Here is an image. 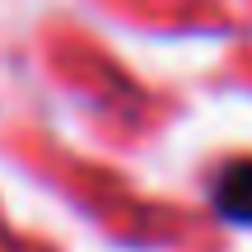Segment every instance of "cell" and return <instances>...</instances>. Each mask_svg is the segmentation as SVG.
<instances>
[{
	"label": "cell",
	"mask_w": 252,
	"mask_h": 252,
	"mask_svg": "<svg viewBox=\"0 0 252 252\" xmlns=\"http://www.w3.org/2000/svg\"><path fill=\"white\" fill-rule=\"evenodd\" d=\"M210 201H215L220 220H229L238 229H252V159H229L215 173Z\"/></svg>",
	"instance_id": "1"
}]
</instances>
